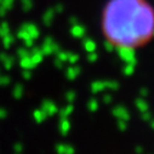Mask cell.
I'll list each match as a JSON object with an SVG mask.
<instances>
[{"label": "cell", "mask_w": 154, "mask_h": 154, "mask_svg": "<svg viewBox=\"0 0 154 154\" xmlns=\"http://www.w3.org/2000/svg\"><path fill=\"white\" fill-rule=\"evenodd\" d=\"M101 30L114 49H141L154 38V6L148 0H108L101 15Z\"/></svg>", "instance_id": "6da1fadb"}]
</instances>
